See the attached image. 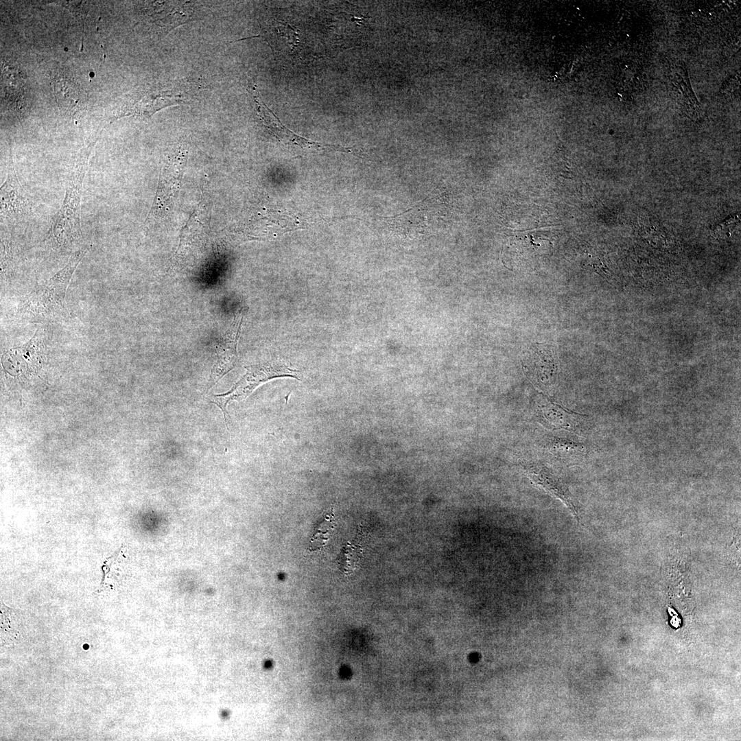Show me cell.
Masks as SVG:
<instances>
[{"mask_svg":"<svg viewBox=\"0 0 741 741\" xmlns=\"http://www.w3.org/2000/svg\"><path fill=\"white\" fill-rule=\"evenodd\" d=\"M89 250L84 246L72 254L67 264L31 294L23 309L40 316H51L64 309L65 292L78 265Z\"/></svg>","mask_w":741,"mask_h":741,"instance_id":"7a4b0ae2","label":"cell"},{"mask_svg":"<svg viewBox=\"0 0 741 741\" xmlns=\"http://www.w3.org/2000/svg\"><path fill=\"white\" fill-rule=\"evenodd\" d=\"M521 467L536 485L559 499L580 522V517L577 506L567 486L563 483L549 468L539 462H526Z\"/></svg>","mask_w":741,"mask_h":741,"instance_id":"9c48e42d","label":"cell"},{"mask_svg":"<svg viewBox=\"0 0 741 741\" xmlns=\"http://www.w3.org/2000/svg\"><path fill=\"white\" fill-rule=\"evenodd\" d=\"M182 91L174 87L148 91L136 102L124 108L119 117L130 115L150 117L167 106L184 104L187 96Z\"/></svg>","mask_w":741,"mask_h":741,"instance_id":"30bf717a","label":"cell"},{"mask_svg":"<svg viewBox=\"0 0 741 741\" xmlns=\"http://www.w3.org/2000/svg\"><path fill=\"white\" fill-rule=\"evenodd\" d=\"M186 160V152L179 150L172 156L169 163H167L162 170L158 187L146 223L163 215L167 209L170 199L174 197L179 187Z\"/></svg>","mask_w":741,"mask_h":741,"instance_id":"8992f818","label":"cell"},{"mask_svg":"<svg viewBox=\"0 0 741 741\" xmlns=\"http://www.w3.org/2000/svg\"><path fill=\"white\" fill-rule=\"evenodd\" d=\"M147 14L168 34L178 25L201 18L196 10V3L188 1L151 2Z\"/></svg>","mask_w":741,"mask_h":741,"instance_id":"ba28073f","label":"cell"},{"mask_svg":"<svg viewBox=\"0 0 741 741\" xmlns=\"http://www.w3.org/2000/svg\"><path fill=\"white\" fill-rule=\"evenodd\" d=\"M53 87L61 111L72 117L79 116L84 108L85 96L78 84L63 78L55 80Z\"/></svg>","mask_w":741,"mask_h":741,"instance_id":"4fadbf2b","label":"cell"},{"mask_svg":"<svg viewBox=\"0 0 741 741\" xmlns=\"http://www.w3.org/2000/svg\"><path fill=\"white\" fill-rule=\"evenodd\" d=\"M335 526V516L333 512L331 511V514L327 515L318 525L315 533L310 539L309 550L311 551L321 550L325 545Z\"/></svg>","mask_w":741,"mask_h":741,"instance_id":"9a60e30c","label":"cell"},{"mask_svg":"<svg viewBox=\"0 0 741 741\" xmlns=\"http://www.w3.org/2000/svg\"><path fill=\"white\" fill-rule=\"evenodd\" d=\"M245 368L246 373L230 390L223 394L213 395L210 400L222 410L226 425L229 418L226 407L231 401L246 399L259 385L274 378L291 377L299 380L302 378L299 371L290 368L281 360L246 366Z\"/></svg>","mask_w":741,"mask_h":741,"instance_id":"3957f363","label":"cell"},{"mask_svg":"<svg viewBox=\"0 0 741 741\" xmlns=\"http://www.w3.org/2000/svg\"><path fill=\"white\" fill-rule=\"evenodd\" d=\"M32 214V206L21 185L10 158L5 180L1 187V220L10 223L25 221Z\"/></svg>","mask_w":741,"mask_h":741,"instance_id":"5b68a950","label":"cell"},{"mask_svg":"<svg viewBox=\"0 0 741 741\" xmlns=\"http://www.w3.org/2000/svg\"><path fill=\"white\" fill-rule=\"evenodd\" d=\"M92 148L93 145L90 144L78 158L62 204L47 233L45 242L54 249L71 248L82 239L80 212L82 185Z\"/></svg>","mask_w":741,"mask_h":741,"instance_id":"6da1fadb","label":"cell"},{"mask_svg":"<svg viewBox=\"0 0 741 741\" xmlns=\"http://www.w3.org/2000/svg\"><path fill=\"white\" fill-rule=\"evenodd\" d=\"M242 322V316L241 314H239L228 331L224 340L217 346V360L211 369L206 388L207 392L234 368L237 360V346Z\"/></svg>","mask_w":741,"mask_h":741,"instance_id":"8fae6325","label":"cell"},{"mask_svg":"<svg viewBox=\"0 0 741 741\" xmlns=\"http://www.w3.org/2000/svg\"><path fill=\"white\" fill-rule=\"evenodd\" d=\"M250 86L255 108L263 125L268 131L274 136L281 143L301 152L320 153L324 152L338 151L352 153L351 148L339 145L322 143L314 141L300 136L284 126L278 117L267 107L257 90L255 84Z\"/></svg>","mask_w":741,"mask_h":741,"instance_id":"277c9868","label":"cell"},{"mask_svg":"<svg viewBox=\"0 0 741 741\" xmlns=\"http://www.w3.org/2000/svg\"><path fill=\"white\" fill-rule=\"evenodd\" d=\"M550 451L558 457H573L583 450V447L573 441L564 438H553L548 445Z\"/></svg>","mask_w":741,"mask_h":741,"instance_id":"2e32d148","label":"cell"},{"mask_svg":"<svg viewBox=\"0 0 741 741\" xmlns=\"http://www.w3.org/2000/svg\"><path fill=\"white\" fill-rule=\"evenodd\" d=\"M535 410L539 419L546 425L576 433L581 431L583 416L566 410L545 397H540L536 400Z\"/></svg>","mask_w":741,"mask_h":741,"instance_id":"7c38bea8","label":"cell"},{"mask_svg":"<svg viewBox=\"0 0 741 741\" xmlns=\"http://www.w3.org/2000/svg\"><path fill=\"white\" fill-rule=\"evenodd\" d=\"M524 370L534 383L548 387L553 384L557 375L556 353L550 344H533L524 360Z\"/></svg>","mask_w":741,"mask_h":741,"instance_id":"52a82bcc","label":"cell"},{"mask_svg":"<svg viewBox=\"0 0 741 741\" xmlns=\"http://www.w3.org/2000/svg\"><path fill=\"white\" fill-rule=\"evenodd\" d=\"M362 550L360 546L347 543L342 549L338 564L339 569L345 575L352 574L357 568Z\"/></svg>","mask_w":741,"mask_h":741,"instance_id":"5bb4252c","label":"cell"}]
</instances>
